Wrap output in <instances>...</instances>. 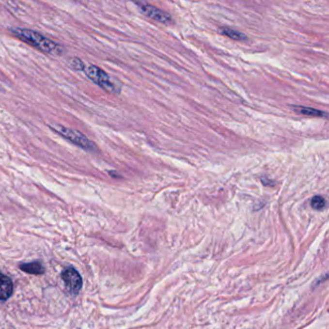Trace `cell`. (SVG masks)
Masks as SVG:
<instances>
[{"mask_svg": "<svg viewBox=\"0 0 329 329\" xmlns=\"http://www.w3.org/2000/svg\"><path fill=\"white\" fill-rule=\"evenodd\" d=\"M10 32L15 37L41 50L42 52L53 55H60L64 51L62 46L51 41L50 39L47 38L37 31L25 28H11Z\"/></svg>", "mask_w": 329, "mask_h": 329, "instance_id": "obj_1", "label": "cell"}, {"mask_svg": "<svg viewBox=\"0 0 329 329\" xmlns=\"http://www.w3.org/2000/svg\"><path fill=\"white\" fill-rule=\"evenodd\" d=\"M56 133L64 137L65 139L69 140L73 144L78 146L79 148L88 151V152H94L96 150V145L94 142H92L87 136H85L82 132L76 130V129H71L66 126L62 125H53L50 126Z\"/></svg>", "mask_w": 329, "mask_h": 329, "instance_id": "obj_2", "label": "cell"}, {"mask_svg": "<svg viewBox=\"0 0 329 329\" xmlns=\"http://www.w3.org/2000/svg\"><path fill=\"white\" fill-rule=\"evenodd\" d=\"M83 71L90 80L104 90L114 94H118L120 92V88L117 87V85L111 80L110 76L101 68L95 65H88L84 66Z\"/></svg>", "mask_w": 329, "mask_h": 329, "instance_id": "obj_3", "label": "cell"}, {"mask_svg": "<svg viewBox=\"0 0 329 329\" xmlns=\"http://www.w3.org/2000/svg\"><path fill=\"white\" fill-rule=\"evenodd\" d=\"M136 5L138 6V9L141 11V13H143L144 15H146L147 16L162 23V24H170L173 19L171 17V16L169 14H167L166 12L155 7V6H152L150 4H147V3H143V2H140V3H136Z\"/></svg>", "mask_w": 329, "mask_h": 329, "instance_id": "obj_4", "label": "cell"}, {"mask_svg": "<svg viewBox=\"0 0 329 329\" xmlns=\"http://www.w3.org/2000/svg\"><path fill=\"white\" fill-rule=\"evenodd\" d=\"M62 279L73 295H78L82 287V278L75 268H67L62 272Z\"/></svg>", "mask_w": 329, "mask_h": 329, "instance_id": "obj_5", "label": "cell"}, {"mask_svg": "<svg viewBox=\"0 0 329 329\" xmlns=\"http://www.w3.org/2000/svg\"><path fill=\"white\" fill-rule=\"evenodd\" d=\"M13 283L4 274H0V300H7L13 294Z\"/></svg>", "mask_w": 329, "mask_h": 329, "instance_id": "obj_6", "label": "cell"}, {"mask_svg": "<svg viewBox=\"0 0 329 329\" xmlns=\"http://www.w3.org/2000/svg\"><path fill=\"white\" fill-rule=\"evenodd\" d=\"M20 269L22 271H25L27 273L34 274V275H40V274H43L45 272L44 266H42V264H40L38 262L23 264V265L20 266Z\"/></svg>", "mask_w": 329, "mask_h": 329, "instance_id": "obj_7", "label": "cell"}, {"mask_svg": "<svg viewBox=\"0 0 329 329\" xmlns=\"http://www.w3.org/2000/svg\"><path fill=\"white\" fill-rule=\"evenodd\" d=\"M294 110L301 115L304 116H311V117H325L327 118L328 114L321 110H315L312 108H304V107H295Z\"/></svg>", "mask_w": 329, "mask_h": 329, "instance_id": "obj_8", "label": "cell"}, {"mask_svg": "<svg viewBox=\"0 0 329 329\" xmlns=\"http://www.w3.org/2000/svg\"><path fill=\"white\" fill-rule=\"evenodd\" d=\"M220 33L233 39V40H235V41H244L246 40V36L241 33L240 31H237V30H235V29H232V28H228V27H223V28H220Z\"/></svg>", "mask_w": 329, "mask_h": 329, "instance_id": "obj_9", "label": "cell"}, {"mask_svg": "<svg viewBox=\"0 0 329 329\" xmlns=\"http://www.w3.org/2000/svg\"><path fill=\"white\" fill-rule=\"evenodd\" d=\"M326 205H327V202H326V199L323 196L317 195V196L313 197L312 200H311V207L316 211L324 210L326 208Z\"/></svg>", "mask_w": 329, "mask_h": 329, "instance_id": "obj_10", "label": "cell"}, {"mask_svg": "<svg viewBox=\"0 0 329 329\" xmlns=\"http://www.w3.org/2000/svg\"><path fill=\"white\" fill-rule=\"evenodd\" d=\"M72 64H73V66H74L77 70H78V71H83L84 66H85V65L83 64V62H82L80 59H78V58H75Z\"/></svg>", "mask_w": 329, "mask_h": 329, "instance_id": "obj_11", "label": "cell"}]
</instances>
